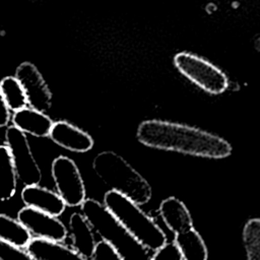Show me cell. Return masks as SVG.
Listing matches in <instances>:
<instances>
[{
	"instance_id": "cell-24",
	"label": "cell",
	"mask_w": 260,
	"mask_h": 260,
	"mask_svg": "<svg viewBox=\"0 0 260 260\" xmlns=\"http://www.w3.org/2000/svg\"><path fill=\"white\" fill-rule=\"evenodd\" d=\"M10 120V110L3 96L1 86H0V128L7 126Z\"/></svg>"
},
{
	"instance_id": "cell-14",
	"label": "cell",
	"mask_w": 260,
	"mask_h": 260,
	"mask_svg": "<svg viewBox=\"0 0 260 260\" xmlns=\"http://www.w3.org/2000/svg\"><path fill=\"white\" fill-rule=\"evenodd\" d=\"M13 125L24 132L36 137L49 136L53 121L44 112L32 108H23L14 112L12 116Z\"/></svg>"
},
{
	"instance_id": "cell-25",
	"label": "cell",
	"mask_w": 260,
	"mask_h": 260,
	"mask_svg": "<svg viewBox=\"0 0 260 260\" xmlns=\"http://www.w3.org/2000/svg\"><path fill=\"white\" fill-rule=\"evenodd\" d=\"M85 260H94V259L91 257V258H87V259H85Z\"/></svg>"
},
{
	"instance_id": "cell-21",
	"label": "cell",
	"mask_w": 260,
	"mask_h": 260,
	"mask_svg": "<svg viewBox=\"0 0 260 260\" xmlns=\"http://www.w3.org/2000/svg\"><path fill=\"white\" fill-rule=\"evenodd\" d=\"M0 260H34L27 251L0 240Z\"/></svg>"
},
{
	"instance_id": "cell-23",
	"label": "cell",
	"mask_w": 260,
	"mask_h": 260,
	"mask_svg": "<svg viewBox=\"0 0 260 260\" xmlns=\"http://www.w3.org/2000/svg\"><path fill=\"white\" fill-rule=\"evenodd\" d=\"M150 260H183L182 255L174 243H167L151 256Z\"/></svg>"
},
{
	"instance_id": "cell-13",
	"label": "cell",
	"mask_w": 260,
	"mask_h": 260,
	"mask_svg": "<svg viewBox=\"0 0 260 260\" xmlns=\"http://www.w3.org/2000/svg\"><path fill=\"white\" fill-rule=\"evenodd\" d=\"M26 251L34 260H85L74 249L68 248L60 242L42 238L31 239Z\"/></svg>"
},
{
	"instance_id": "cell-5",
	"label": "cell",
	"mask_w": 260,
	"mask_h": 260,
	"mask_svg": "<svg viewBox=\"0 0 260 260\" xmlns=\"http://www.w3.org/2000/svg\"><path fill=\"white\" fill-rule=\"evenodd\" d=\"M177 69L203 90L219 94L228 87L225 74L210 62L187 52L179 53L174 58Z\"/></svg>"
},
{
	"instance_id": "cell-17",
	"label": "cell",
	"mask_w": 260,
	"mask_h": 260,
	"mask_svg": "<svg viewBox=\"0 0 260 260\" xmlns=\"http://www.w3.org/2000/svg\"><path fill=\"white\" fill-rule=\"evenodd\" d=\"M17 174L8 146L0 145V201L10 200L16 192Z\"/></svg>"
},
{
	"instance_id": "cell-2",
	"label": "cell",
	"mask_w": 260,
	"mask_h": 260,
	"mask_svg": "<svg viewBox=\"0 0 260 260\" xmlns=\"http://www.w3.org/2000/svg\"><path fill=\"white\" fill-rule=\"evenodd\" d=\"M96 176L114 190L138 205L147 203L152 195L151 186L126 159L112 150L96 154L92 161Z\"/></svg>"
},
{
	"instance_id": "cell-20",
	"label": "cell",
	"mask_w": 260,
	"mask_h": 260,
	"mask_svg": "<svg viewBox=\"0 0 260 260\" xmlns=\"http://www.w3.org/2000/svg\"><path fill=\"white\" fill-rule=\"evenodd\" d=\"M243 242L248 260H260V218L249 219L243 229Z\"/></svg>"
},
{
	"instance_id": "cell-11",
	"label": "cell",
	"mask_w": 260,
	"mask_h": 260,
	"mask_svg": "<svg viewBox=\"0 0 260 260\" xmlns=\"http://www.w3.org/2000/svg\"><path fill=\"white\" fill-rule=\"evenodd\" d=\"M21 199L25 206H29L54 216L61 215L66 204L61 196L48 188L39 185L24 186L21 191Z\"/></svg>"
},
{
	"instance_id": "cell-19",
	"label": "cell",
	"mask_w": 260,
	"mask_h": 260,
	"mask_svg": "<svg viewBox=\"0 0 260 260\" xmlns=\"http://www.w3.org/2000/svg\"><path fill=\"white\" fill-rule=\"evenodd\" d=\"M0 86L9 110L16 112L26 107L27 99L24 89L15 76L4 77L0 81Z\"/></svg>"
},
{
	"instance_id": "cell-1",
	"label": "cell",
	"mask_w": 260,
	"mask_h": 260,
	"mask_svg": "<svg viewBox=\"0 0 260 260\" xmlns=\"http://www.w3.org/2000/svg\"><path fill=\"white\" fill-rule=\"evenodd\" d=\"M136 138L147 147L207 158H223L233 150L230 142L217 135L188 125L155 119L141 122Z\"/></svg>"
},
{
	"instance_id": "cell-22",
	"label": "cell",
	"mask_w": 260,
	"mask_h": 260,
	"mask_svg": "<svg viewBox=\"0 0 260 260\" xmlns=\"http://www.w3.org/2000/svg\"><path fill=\"white\" fill-rule=\"evenodd\" d=\"M92 258L94 260H123L119 253L110 244L103 240L96 243Z\"/></svg>"
},
{
	"instance_id": "cell-16",
	"label": "cell",
	"mask_w": 260,
	"mask_h": 260,
	"mask_svg": "<svg viewBox=\"0 0 260 260\" xmlns=\"http://www.w3.org/2000/svg\"><path fill=\"white\" fill-rule=\"evenodd\" d=\"M174 244L180 251L183 260H207L206 245L194 228L185 233L175 235Z\"/></svg>"
},
{
	"instance_id": "cell-18",
	"label": "cell",
	"mask_w": 260,
	"mask_h": 260,
	"mask_svg": "<svg viewBox=\"0 0 260 260\" xmlns=\"http://www.w3.org/2000/svg\"><path fill=\"white\" fill-rule=\"evenodd\" d=\"M31 239L29 231L18 219L0 213V240L26 248Z\"/></svg>"
},
{
	"instance_id": "cell-4",
	"label": "cell",
	"mask_w": 260,
	"mask_h": 260,
	"mask_svg": "<svg viewBox=\"0 0 260 260\" xmlns=\"http://www.w3.org/2000/svg\"><path fill=\"white\" fill-rule=\"evenodd\" d=\"M104 205L147 250L156 251L167 244V236L137 203L114 191L104 196Z\"/></svg>"
},
{
	"instance_id": "cell-9",
	"label": "cell",
	"mask_w": 260,
	"mask_h": 260,
	"mask_svg": "<svg viewBox=\"0 0 260 260\" xmlns=\"http://www.w3.org/2000/svg\"><path fill=\"white\" fill-rule=\"evenodd\" d=\"M17 219L36 238L62 242L68 235L67 228L57 216L29 206H25L18 211Z\"/></svg>"
},
{
	"instance_id": "cell-8",
	"label": "cell",
	"mask_w": 260,
	"mask_h": 260,
	"mask_svg": "<svg viewBox=\"0 0 260 260\" xmlns=\"http://www.w3.org/2000/svg\"><path fill=\"white\" fill-rule=\"evenodd\" d=\"M15 77L24 89L30 108L46 113L52 107V92L39 69L30 62L21 63Z\"/></svg>"
},
{
	"instance_id": "cell-3",
	"label": "cell",
	"mask_w": 260,
	"mask_h": 260,
	"mask_svg": "<svg viewBox=\"0 0 260 260\" xmlns=\"http://www.w3.org/2000/svg\"><path fill=\"white\" fill-rule=\"evenodd\" d=\"M81 213L91 229L110 244L123 260H150L148 250L143 247L99 201L88 198L80 205Z\"/></svg>"
},
{
	"instance_id": "cell-15",
	"label": "cell",
	"mask_w": 260,
	"mask_h": 260,
	"mask_svg": "<svg viewBox=\"0 0 260 260\" xmlns=\"http://www.w3.org/2000/svg\"><path fill=\"white\" fill-rule=\"evenodd\" d=\"M69 230L73 249L85 259L91 258L96 243L93 230L82 213H72L69 219Z\"/></svg>"
},
{
	"instance_id": "cell-12",
	"label": "cell",
	"mask_w": 260,
	"mask_h": 260,
	"mask_svg": "<svg viewBox=\"0 0 260 260\" xmlns=\"http://www.w3.org/2000/svg\"><path fill=\"white\" fill-rule=\"evenodd\" d=\"M158 211L165 224L175 235L185 233L194 228L188 208L176 197H168L162 200Z\"/></svg>"
},
{
	"instance_id": "cell-6",
	"label": "cell",
	"mask_w": 260,
	"mask_h": 260,
	"mask_svg": "<svg viewBox=\"0 0 260 260\" xmlns=\"http://www.w3.org/2000/svg\"><path fill=\"white\" fill-rule=\"evenodd\" d=\"M51 171L57 193L64 200L66 206H80L86 199V190L74 160L65 155H59L53 160Z\"/></svg>"
},
{
	"instance_id": "cell-10",
	"label": "cell",
	"mask_w": 260,
	"mask_h": 260,
	"mask_svg": "<svg viewBox=\"0 0 260 260\" xmlns=\"http://www.w3.org/2000/svg\"><path fill=\"white\" fill-rule=\"evenodd\" d=\"M49 137L60 147L72 152H86L92 148L94 143L89 134L66 121L55 122Z\"/></svg>"
},
{
	"instance_id": "cell-7",
	"label": "cell",
	"mask_w": 260,
	"mask_h": 260,
	"mask_svg": "<svg viewBox=\"0 0 260 260\" xmlns=\"http://www.w3.org/2000/svg\"><path fill=\"white\" fill-rule=\"evenodd\" d=\"M5 140L20 182L24 186L39 185L42 180V172L32 154L25 133L14 125L9 126L5 132Z\"/></svg>"
}]
</instances>
